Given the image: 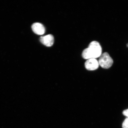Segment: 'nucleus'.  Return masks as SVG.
Segmentation results:
<instances>
[{
  "instance_id": "3",
  "label": "nucleus",
  "mask_w": 128,
  "mask_h": 128,
  "mask_svg": "<svg viewBox=\"0 0 128 128\" xmlns=\"http://www.w3.org/2000/svg\"><path fill=\"white\" fill-rule=\"evenodd\" d=\"M99 62L96 59H88L85 63V66L89 71H94L97 69L99 66Z\"/></svg>"
},
{
  "instance_id": "1",
  "label": "nucleus",
  "mask_w": 128,
  "mask_h": 128,
  "mask_svg": "<svg viewBox=\"0 0 128 128\" xmlns=\"http://www.w3.org/2000/svg\"><path fill=\"white\" fill-rule=\"evenodd\" d=\"M102 52V48L100 44L97 41H93L90 43L88 48L83 51L82 56L85 60L96 59L100 57Z\"/></svg>"
},
{
  "instance_id": "8",
  "label": "nucleus",
  "mask_w": 128,
  "mask_h": 128,
  "mask_svg": "<svg viewBox=\"0 0 128 128\" xmlns=\"http://www.w3.org/2000/svg\"><path fill=\"white\" fill-rule=\"evenodd\" d=\"M127 47H128V44H127Z\"/></svg>"
},
{
  "instance_id": "6",
  "label": "nucleus",
  "mask_w": 128,
  "mask_h": 128,
  "mask_svg": "<svg viewBox=\"0 0 128 128\" xmlns=\"http://www.w3.org/2000/svg\"><path fill=\"white\" fill-rule=\"evenodd\" d=\"M122 128H128V118L124 120L122 124Z\"/></svg>"
},
{
  "instance_id": "2",
  "label": "nucleus",
  "mask_w": 128,
  "mask_h": 128,
  "mask_svg": "<svg viewBox=\"0 0 128 128\" xmlns=\"http://www.w3.org/2000/svg\"><path fill=\"white\" fill-rule=\"evenodd\" d=\"M99 64L102 68L108 69L112 66L113 60L108 52H105L102 54L99 59Z\"/></svg>"
},
{
  "instance_id": "5",
  "label": "nucleus",
  "mask_w": 128,
  "mask_h": 128,
  "mask_svg": "<svg viewBox=\"0 0 128 128\" xmlns=\"http://www.w3.org/2000/svg\"><path fill=\"white\" fill-rule=\"evenodd\" d=\"M32 28L33 32L37 34L42 35L45 32V28L44 26L41 23L33 24L32 25Z\"/></svg>"
},
{
  "instance_id": "4",
  "label": "nucleus",
  "mask_w": 128,
  "mask_h": 128,
  "mask_svg": "<svg viewBox=\"0 0 128 128\" xmlns=\"http://www.w3.org/2000/svg\"><path fill=\"white\" fill-rule=\"evenodd\" d=\"M40 40L41 42L44 46L49 47L53 44L54 39V37L52 35L48 34L41 36Z\"/></svg>"
},
{
  "instance_id": "7",
  "label": "nucleus",
  "mask_w": 128,
  "mask_h": 128,
  "mask_svg": "<svg viewBox=\"0 0 128 128\" xmlns=\"http://www.w3.org/2000/svg\"><path fill=\"white\" fill-rule=\"evenodd\" d=\"M122 114L124 116L128 118V108L127 110H124L122 112Z\"/></svg>"
}]
</instances>
